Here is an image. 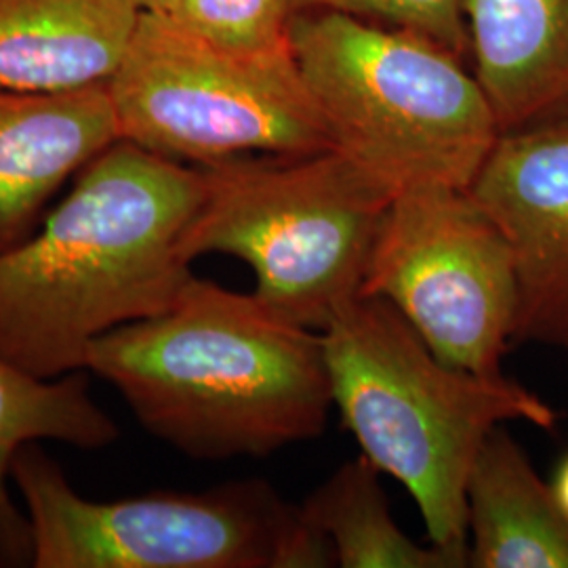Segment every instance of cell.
Instances as JSON below:
<instances>
[{"label": "cell", "instance_id": "obj_9", "mask_svg": "<svg viewBox=\"0 0 568 568\" xmlns=\"http://www.w3.org/2000/svg\"><path fill=\"white\" fill-rule=\"evenodd\" d=\"M469 192L514 255L511 342L568 349V116L501 133Z\"/></svg>", "mask_w": 568, "mask_h": 568}, {"label": "cell", "instance_id": "obj_11", "mask_svg": "<svg viewBox=\"0 0 568 568\" xmlns=\"http://www.w3.org/2000/svg\"><path fill=\"white\" fill-rule=\"evenodd\" d=\"M464 16L501 133L568 116V0H464Z\"/></svg>", "mask_w": 568, "mask_h": 568}, {"label": "cell", "instance_id": "obj_4", "mask_svg": "<svg viewBox=\"0 0 568 568\" xmlns=\"http://www.w3.org/2000/svg\"><path fill=\"white\" fill-rule=\"evenodd\" d=\"M288 42L335 150L394 196L469 190L501 135L464 60L417 32L302 11Z\"/></svg>", "mask_w": 568, "mask_h": 568}, {"label": "cell", "instance_id": "obj_3", "mask_svg": "<svg viewBox=\"0 0 568 568\" xmlns=\"http://www.w3.org/2000/svg\"><path fill=\"white\" fill-rule=\"evenodd\" d=\"M321 335L333 406L363 455L410 493L432 544L469 558L466 487L478 450L508 422L554 427L556 410L504 373L448 365L379 297L354 300Z\"/></svg>", "mask_w": 568, "mask_h": 568}, {"label": "cell", "instance_id": "obj_19", "mask_svg": "<svg viewBox=\"0 0 568 568\" xmlns=\"http://www.w3.org/2000/svg\"><path fill=\"white\" fill-rule=\"evenodd\" d=\"M551 490L556 495V501L560 504V508L568 516V457L562 462V466L556 474V480L551 485Z\"/></svg>", "mask_w": 568, "mask_h": 568}, {"label": "cell", "instance_id": "obj_10", "mask_svg": "<svg viewBox=\"0 0 568 568\" xmlns=\"http://www.w3.org/2000/svg\"><path fill=\"white\" fill-rule=\"evenodd\" d=\"M119 140L108 82L51 93L0 84V253L28 241L61 185Z\"/></svg>", "mask_w": 568, "mask_h": 568}, {"label": "cell", "instance_id": "obj_12", "mask_svg": "<svg viewBox=\"0 0 568 568\" xmlns=\"http://www.w3.org/2000/svg\"><path fill=\"white\" fill-rule=\"evenodd\" d=\"M140 16L129 0H0V84L39 93L103 84Z\"/></svg>", "mask_w": 568, "mask_h": 568}, {"label": "cell", "instance_id": "obj_6", "mask_svg": "<svg viewBox=\"0 0 568 568\" xmlns=\"http://www.w3.org/2000/svg\"><path fill=\"white\" fill-rule=\"evenodd\" d=\"M11 480L28 509L37 568H321L325 535L264 480L201 493L81 497L41 447H21Z\"/></svg>", "mask_w": 568, "mask_h": 568}, {"label": "cell", "instance_id": "obj_2", "mask_svg": "<svg viewBox=\"0 0 568 568\" xmlns=\"http://www.w3.org/2000/svg\"><path fill=\"white\" fill-rule=\"evenodd\" d=\"M87 373L116 387L152 436L199 462L314 440L333 406L321 331L196 276L161 314L91 345Z\"/></svg>", "mask_w": 568, "mask_h": 568}, {"label": "cell", "instance_id": "obj_14", "mask_svg": "<svg viewBox=\"0 0 568 568\" xmlns=\"http://www.w3.org/2000/svg\"><path fill=\"white\" fill-rule=\"evenodd\" d=\"M84 373L41 379L0 356V560L21 565L32 558L30 523L7 488L18 450L44 440L95 450L121 436L114 419L89 394Z\"/></svg>", "mask_w": 568, "mask_h": 568}, {"label": "cell", "instance_id": "obj_16", "mask_svg": "<svg viewBox=\"0 0 568 568\" xmlns=\"http://www.w3.org/2000/svg\"><path fill=\"white\" fill-rule=\"evenodd\" d=\"M293 0H182L171 18L204 39L241 49L288 41Z\"/></svg>", "mask_w": 568, "mask_h": 568}, {"label": "cell", "instance_id": "obj_18", "mask_svg": "<svg viewBox=\"0 0 568 568\" xmlns=\"http://www.w3.org/2000/svg\"><path fill=\"white\" fill-rule=\"evenodd\" d=\"M140 13H163V16H171L182 0H129Z\"/></svg>", "mask_w": 568, "mask_h": 568}, {"label": "cell", "instance_id": "obj_17", "mask_svg": "<svg viewBox=\"0 0 568 568\" xmlns=\"http://www.w3.org/2000/svg\"><path fill=\"white\" fill-rule=\"evenodd\" d=\"M295 13L333 11L417 32L462 60L467 55L464 0H293Z\"/></svg>", "mask_w": 568, "mask_h": 568}, {"label": "cell", "instance_id": "obj_13", "mask_svg": "<svg viewBox=\"0 0 568 568\" xmlns=\"http://www.w3.org/2000/svg\"><path fill=\"white\" fill-rule=\"evenodd\" d=\"M466 509L469 567L568 568V516L504 426L476 455Z\"/></svg>", "mask_w": 568, "mask_h": 568}, {"label": "cell", "instance_id": "obj_15", "mask_svg": "<svg viewBox=\"0 0 568 568\" xmlns=\"http://www.w3.org/2000/svg\"><path fill=\"white\" fill-rule=\"evenodd\" d=\"M379 469L365 455L345 462L305 499L302 511L342 568H464L466 551L419 544L394 520Z\"/></svg>", "mask_w": 568, "mask_h": 568}, {"label": "cell", "instance_id": "obj_5", "mask_svg": "<svg viewBox=\"0 0 568 568\" xmlns=\"http://www.w3.org/2000/svg\"><path fill=\"white\" fill-rule=\"evenodd\" d=\"M204 199L183 239L194 260L222 253L255 272V295L323 331L361 297L394 194L339 150L206 164Z\"/></svg>", "mask_w": 568, "mask_h": 568}, {"label": "cell", "instance_id": "obj_8", "mask_svg": "<svg viewBox=\"0 0 568 568\" xmlns=\"http://www.w3.org/2000/svg\"><path fill=\"white\" fill-rule=\"evenodd\" d=\"M361 297L394 305L448 365L501 375L518 310L516 265L504 232L469 190L396 194Z\"/></svg>", "mask_w": 568, "mask_h": 568}, {"label": "cell", "instance_id": "obj_7", "mask_svg": "<svg viewBox=\"0 0 568 568\" xmlns=\"http://www.w3.org/2000/svg\"><path fill=\"white\" fill-rule=\"evenodd\" d=\"M108 91L121 140L180 163L335 148L288 41L227 47L171 16L142 13Z\"/></svg>", "mask_w": 568, "mask_h": 568}, {"label": "cell", "instance_id": "obj_1", "mask_svg": "<svg viewBox=\"0 0 568 568\" xmlns=\"http://www.w3.org/2000/svg\"><path fill=\"white\" fill-rule=\"evenodd\" d=\"M204 171L119 140L41 227L0 253V356L41 379L87 371L89 347L152 318L194 276L183 239Z\"/></svg>", "mask_w": 568, "mask_h": 568}]
</instances>
